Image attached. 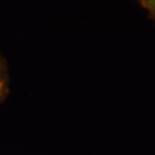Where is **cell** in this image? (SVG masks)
I'll return each mask as SVG.
<instances>
[{"mask_svg":"<svg viewBox=\"0 0 155 155\" xmlns=\"http://www.w3.org/2000/svg\"><path fill=\"white\" fill-rule=\"evenodd\" d=\"M140 5L148 12L150 18L155 22V0H143Z\"/></svg>","mask_w":155,"mask_h":155,"instance_id":"2","label":"cell"},{"mask_svg":"<svg viewBox=\"0 0 155 155\" xmlns=\"http://www.w3.org/2000/svg\"><path fill=\"white\" fill-rule=\"evenodd\" d=\"M138 1H139V2H141V1H143V0H138Z\"/></svg>","mask_w":155,"mask_h":155,"instance_id":"3","label":"cell"},{"mask_svg":"<svg viewBox=\"0 0 155 155\" xmlns=\"http://www.w3.org/2000/svg\"><path fill=\"white\" fill-rule=\"evenodd\" d=\"M9 93V71H8V64L0 53V105L4 102Z\"/></svg>","mask_w":155,"mask_h":155,"instance_id":"1","label":"cell"}]
</instances>
